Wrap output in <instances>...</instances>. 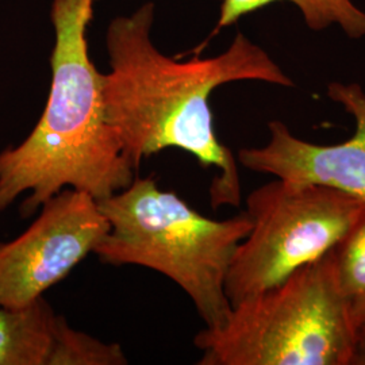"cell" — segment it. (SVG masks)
<instances>
[{
  "label": "cell",
  "instance_id": "1",
  "mask_svg": "<svg viewBox=\"0 0 365 365\" xmlns=\"http://www.w3.org/2000/svg\"><path fill=\"white\" fill-rule=\"evenodd\" d=\"M153 3L111 21L106 34L110 72L103 73L106 115L123 155L137 170L145 158L165 149L192 155L218 172L210 184V203L241 206L238 160L214 128L211 93L227 83L262 81L282 87L294 83L269 54L242 33L227 51L180 61L152 42Z\"/></svg>",
  "mask_w": 365,
  "mask_h": 365
},
{
  "label": "cell",
  "instance_id": "2",
  "mask_svg": "<svg viewBox=\"0 0 365 365\" xmlns=\"http://www.w3.org/2000/svg\"><path fill=\"white\" fill-rule=\"evenodd\" d=\"M96 1L53 0L51 91L31 133L0 152V212L25 192L30 194L21 203L24 218L66 188L99 202L137 176L107 120L103 73L88 51Z\"/></svg>",
  "mask_w": 365,
  "mask_h": 365
},
{
  "label": "cell",
  "instance_id": "3",
  "mask_svg": "<svg viewBox=\"0 0 365 365\" xmlns=\"http://www.w3.org/2000/svg\"><path fill=\"white\" fill-rule=\"evenodd\" d=\"M108 232L93 249L103 264L140 265L167 276L190 297L206 327H221L232 313L225 282L235 249L252 222L244 211L212 220L153 176L98 202Z\"/></svg>",
  "mask_w": 365,
  "mask_h": 365
},
{
  "label": "cell",
  "instance_id": "4",
  "mask_svg": "<svg viewBox=\"0 0 365 365\" xmlns=\"http://www.w3.org/2000/svg\"><path fill=\"white\" fill-rule=\"evenodd\" d=\"M357 330L331 250L274 287L241 300L194 344L200 365H351Z\"/></svg>",
  "mask_w": 365,
  "mask_h": 365
},
{
  "label": "cell",
  "instance_id": "5",
  "mask_svg": "<svg viewBox=\"0 0 365 365\" xmlns=\"http://www.w3.org/2000/svg\"><path fill=\"white\" fill-rule=\"evenodd\" d=\"M252 227L235 249L225 291L232 306L324 257L365 217V200L319 184L276 179L247 197Z\"/></svg>",
  "mask_w": 365,
  "mask_h": 365
},
{
  "label": "cell",
  "instance_id": "6",
  "mask_svg": "<svg viewBox=\"0 0 365 365\" xmlns=\"http://www.w3.org/2000/svg\"><path fill=\"white\" fill-rule=\"evenodd\" d=\"M24 233L0 242V306L25 307L64 280L108 232L91 195L66 188L46 200Z\"/></svg>",
  "mask_w": 365,
  "mask_h": 365
},
{
  "label": "cell",
  "instance_id": "7",
  "mask_svg": "<svg viewBox=\"0 0 365 365\" xmlns=\"http://www.w3.org/2000/svg\"><path fill=\"white\" fill-rule=\"evenodd\" d=\"M327 95L354 119L349 140L313 144L294 135L282 120H272L269 141L238 150L237 160L248 170L276 179L319 184L365 200V92L359 84L331 83Z\"/></svg>",
  "mask_w": 365,
  "mask_h": 365
},
{
  "label": "cell",
  "instance_id": "8",
  "mask_svg": "<svg viewBox=\"0 0 365 365\" xmlns=\"http://www.w3.org/2000/svg\"><path fill=\"white\" fill-rule=\"evenodd\" d=\"M63 318L43 297L25 307L0 306V365H51Z\"/></svg>",
  "mask_w": 365,
  "mask_h": 365
},
{
  "label": "cell",
  "instance_id": "9",
  "mask_svg": "<svg viewBox=\"0 0 365 365\" xmlns=\"http://www.w3.org/2000/svg\"><path fill=\"white\" fill-rule=\"evenodd\" d=\"M277 1L297 6L306 25L317 31L337 25L351 38L365 36V11L353 0H222L217 30L232 26L240 18Z\"/></svg>",
  "mask_w": 365,
  "mask_h": 365
},
{
  "label": "cell",
  "instance_id": "10",
  "mask_svg": "<svg viewBox=\"0 0 365 365\" xmlns=\"http://www.w3.org/2000/svg\"><path fill=\"white\" fill-rule=\"evenodd\" d=\"M331 253L339 291L357 330L365 325V217Z\"/></svg>",
  "mask_w": 365,
  "mask_h": 365
},
{
  "label": "cell",
  "instance_id": "11",
  "mask_svg": "<svg viewBox=\"0 0 365 365\" xmlns=\"http://www.w3.org/2000/svg\"><path fill=\"white\" fill-rule=\"evenodd\" d=\"M128 357L118 344H107L71 327L63 318L51 365H123Z\"/></svg>",
  "mask_w": 365,
  "mask_h": 365
},
{
  "label": "cell",
  "instance_id": "12",
  "mask_svg": "<svg viewBox=\"0 0 365 365\" xmlns=\"http://www.w3.org/2000/svg\"><path fill=\"white\" fill-rule=\"evenodd\" d=\"M351 365H365V325L357 329Z\"/></svg>",
  "mask_w": 365,
  "mask_h": 365
}]
</instances>
